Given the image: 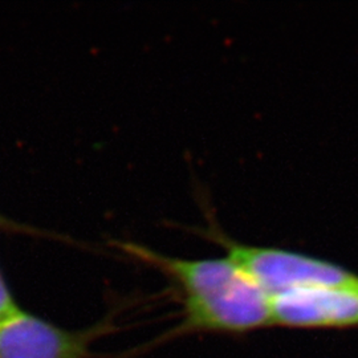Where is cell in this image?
I'll use <instances>...</instances> for the list:
<instances>
[{
  "mask_svg": "<svg viewBox=\"0 0 358 358\" xmlns=\"http://www.w3.org/2000/svg\"><path fill=\"white\" fill-rule=\"evenodd\" d=\"M271 324L294 328L358 325V294L340 288H300L269 297Z\"/></svg>",
  "mask_w": 358,
  "mask_h": 358,
  "instance_id": "cell-4",
  "label": "cell"
},
{
  "mask_svg": "<svg viewBox=\"0 0 358 358\" xmlns=\"http://www.w3.org/2000/svg\"><path fill=\"white\" fill-rule=\"evenodd\" d=\"M176 284L182 296V319L152 345L192 333H243L271 324L269 296L229 256L185 259L140 244L120 245Z\"/></svg>",
  "mask_w": 358,
  "mask_h": 358,
  "instance_id": "cell-1",
  "label": "cell"
},
{
  "mask_svg": "<svg viewBox=\"0 0 358 358\" xmlns=\"http://www.w3.org/2000/svg\"><path fill=\"white\" fill-rule=\"evenodd\" d=\"M22 308L16 303L13 291L0 269V322L10 319Z\"/></svg>",
  "mask_w": 358,
  "mask_h": 358,
  "instance_id": "cell-5",
  "label": "cell"
},
{
  "mask_svg": "<svg viewBox=\"0 0 358 358\" xmlns=\"http://www.w3.org/2000/svg\"><path fill=\"white\" fill-rule=\"evenodd\" d=\"M115 329L110 319L68 329L20 309L0 322V358H93L94 344Z\"/></svg>",
  "mask_w": 358,
  "mask_h": 358,
  "instance_id": "cell-3",
  "label": "cell"
},
{
  "mask_svg": "<svg viewBox=\"0 0 358 358\" xmlns=\"http://www.w3.org/2000/svg\"><path fill=\"white\" fill-rule=\"evenodd\" d=\"M10 227H13V223H10L4 217H0V230H7Z\"/></svg>",
  "mask_w": 358,
  "mask_h": 358,
  "instance_id": "cell-6",
  "label": "cell"
},
{
  "mask_svg": "<svg viewBox=\"0 0 358 358\" xmlns=\"http://www.w3.org/2000/svg\"><path fill=\"white\" fill-rule=\"evenodd\" d=\"M227 256L271 296L300 288H340L358 294V275L331 262L294 251L234 242L217 234Z\"/></svg>",
  "mask_w": 358,
  "mask_h": 358,
  "instance_id": "cell-2",
  "label": "cell"
}]
</instances>
